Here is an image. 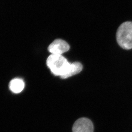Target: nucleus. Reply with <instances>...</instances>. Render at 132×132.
<instances>
[{
    "mask_svg": "<svg viewBox=\"0 0 132 132\" xmlns=\"http://www.w3.org/2000/svg\"><path fill=\"white\" fill-rule=\"evenodd\" d=\"M46 64L54 76H60L62 79H67L77 74L83 69L81 63H70L62 55H50L46 60Z\"/></svg>",
    "mask_w": 132,
    "mask_h": 132,
    "instance_id": "f257e3e1",
    "label": "nucleus"
},
{
    "mask_svg": "<svg viewBox=\"0 0 132 132\" xmlns=\"http://www.w3.org/2000/svg\"><path fill=\"white\" fill-rule=\"evenodd\" d=\"M116 39L123 49H132V22H125L120 26L116 33Z\"/></svg>",
    "mask_w": 132,
    "mask_h": 132,
    "instance_id": "f03ea898",
    "label": "nucleus"
},
{
    "mask_svg": "<svg viewBox=\"0 0 132 132\" xmlns=\"http://www.w3.org/2000/svg\"><path fill=\"white\" fill-rule=\"evenodd\" d=\"M68 43L62 39H56L48 46V51L53 55H62L70 50Z\"/></svg>",
    "mask_w": 132,
    "mask_h": 132,
    "instance_id": "7ed1b4c3",
    "label": "nucleus"
},
{
    "mask_svg": "<svg viewBox=\"0 0 132 132\" xmlns=\"http://www.w3.org/2000/svg\"><path fill=\"white\" fill-rule=\"evenodd\" d=\"M72 131V132H93V123L88 118H79L74 123Z\"/></svg>",
    "mask_w": 132,
    "mask_h": 132,
    "instance_id": "20e7f679",
    "label": "nucleus"
},
{
    "mask_svg": "<svg viewBox=\"0 0 132 132\" xmlns=\"http://www.w3.org/2000/svg\"><path fill=\"white\" fill-rule=\"evenodd\" d=\"M24 88V83L20 79L16 78L12 80L9 84V88L13 93L19 94L23 90Z\"/></svg>",
    "mask_w": 132,
    "mask_h": 132,
    "instance_id": "39448f33",
    "label": "nucleus"
}]
</instances>
